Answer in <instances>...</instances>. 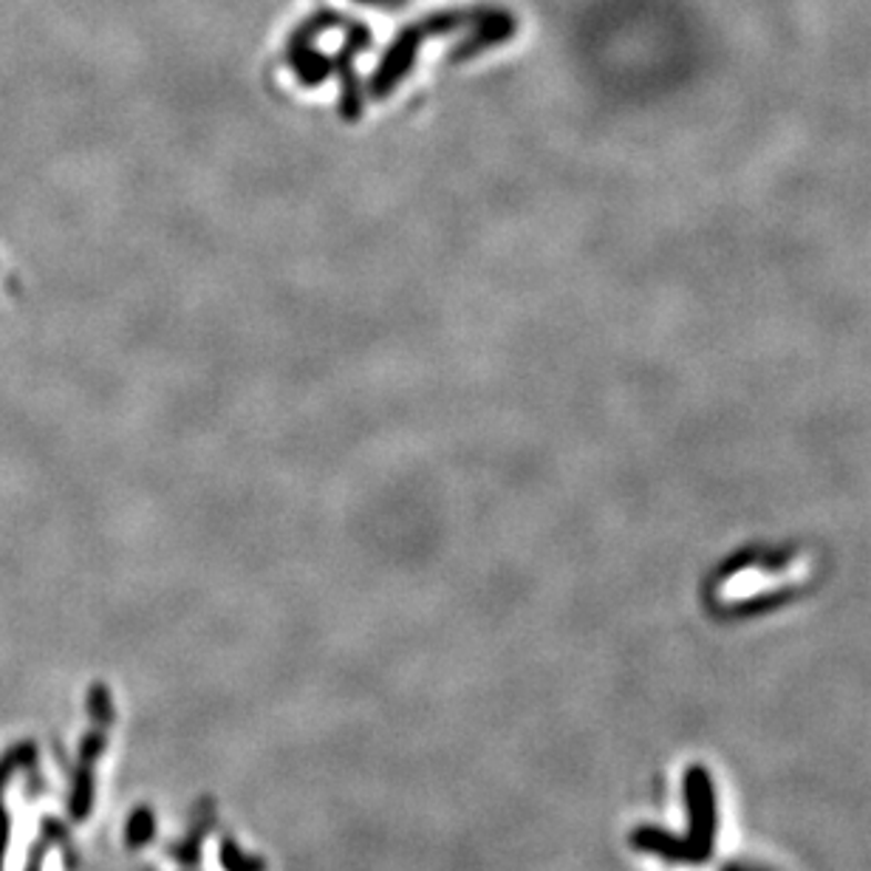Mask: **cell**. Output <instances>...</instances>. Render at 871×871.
<instances>
[{
	"label": "cell",
	"mask_w": 871,
	"mask_h": 871,
	"mask_svg": "<svg viewBox=\"0 0 871 871\" xmlns=\"http://www.w3.org/2000/svg\"><path fill=\"white\" fill-rule=\"evenodd\" d=\"M12 770H14V758L0 761V798H3V787H7ZM7 827H9L7 809H3V803H0V863H3V852H7Z\"/></svg>",
	"instance_id": "cell-1"
}]
</instances>
